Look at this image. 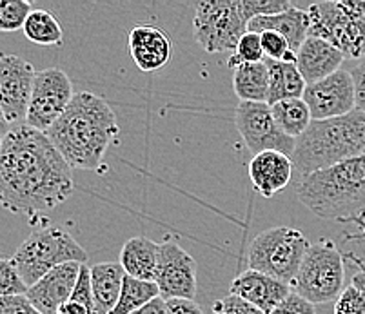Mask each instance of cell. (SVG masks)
I'll list each match as a JSON object with an SVG mask.
<instances>
[{
    "mask_svg": "<svg viewBox=\"0 0 365 314\" xmlns=\"http://www.w3.org/2000/svg\"><path fill=\"white\" fill-rule=\"evenodd\" d=\"M73 191V169L48 135L26 124L11 127L0 150V206L36 216L64 204Z\"/></svg>",
    "mask_w": 365,
    "mask_h": 314,
    "instance_id": "obj_1",
    "label": "cell"
},
{
    "mask_svg": "<svg viewBox=\"0 0 365 314\" xmlns=\"http://www.w3.org/2000/svg\"><path fill=\"white\" fill-rule=\"evenodd\" d=\"M118 133L117 115L108 100L89 91H78L46 135L71 169L104 174L109 169L106 153Z\"/></svg>",
    "mask_w": 365,
    "mask_h": 314,
    "instance_id": "obj_2",
    "label": "cell"
},
{
    "mask_svg": "<svg viewBox=\"0 0 365 314\" xmlns=\"http://www.w3.org/2000/svg\"><path fill=\"white\" fill-rule=\"evenodd\" d=\"M297 197L318 218L349 221L365 209V157L298 178Z\"/></svg>",
    "mask_w": 365,
    "mask_h": 314,
    "instance_id": "obj_3",
    "label": "cell"
},
{
    "mask_svg": "<svg viewBox=\"0 0 365 314\" xmlns=\"http://www.w3.org/2000/svg\"><path fill=\"white\" fill-rule=\"evenodd\" d=\"M365 157V113L349 115L331 120H313L291 155L298 178L325 169L351 158Z\"/></svg>",
    "mask_w": 365,
    "mask_h": 314,
    "instance_id": "obj_4",
    "label": "cell"
},
{
    "mask_svg": "<svg viewBox=\"0 0 365 314\" xmlns=\"http://www.w3.org/2000/svg\"><path fill=\"white\" fill-rule=\"evenodd\" d=\"M11 260L29 289L55 267L69 262H88V253L68 231L61 227H44L33 231Z\"/></svg>",
    "mask_w": 365,
    "mask_h": 314,
    "instance_id": "obj_5",
    "label": "cell"
},
{
    "mask_svg": "<svg viewBox=\"0 0 365 314\" xmlns=\"http://www.w3.org/2000/svg\"><path fill=\"white\" fill-rule=\"evenodd\" d=\"M311 244L304 233L291 227H271L253 238L247 249L251 271L267 274L293 289L304 254Z\"/></svg>",
    "mask_w": 365,
    "mask_h": 314,
    "instance_id": "obj_6",
    "label": "cell"
},
{
    "mask_svg": "<svg viewBox=\"0 0 365 314\" xmlns=\"http://www.w3.org/2000/svg\"><path fill=\"white\" fill-rule=\"evenodd\" d=\"M344 254L329 240L307 247L293 283V293L313 305L336 302L344 291Z\"/></svg>",
    "mask_w": 365,
    "mask_h": 314,
    "instance_id": "obj_7",
    "label": "cell"
},
{
    "mask_svg": "<svg viewBox=\"0 0 365 314\" xmlns=\"http://www.w3.org/2000/svg\"><path fill=\"white\" fill-rule=\"evenodd\" d=\"M242 0H204L195 4V41L207 53H229L247 33Z\"/></svg>",
    "mask_w": 365,
    "mask_h": 314,
    "instance_id": "obj_8",
    "label": "cell"
},
{
    "mask_svg": "<svg viewBox=\"0 0 365 314\" xmlns=\"http://www.w3.org/2000/svg\"><path fill=\"white\" fill-rule=\"evenodd\" d=\"M307 13L311 19L309 36L329 42L344 57H365V16L349 15L340 2H318Z\"/></svg>",
    "mask_w": 365,
    "mask_h": 314,
    "instance_id": "obj_9",
    "label": "cell"
},
{
    "mask_svg": "<svg viewBox=\"0 0 365 314\" xmlns=\"http://www.w3.org/2000/svg\"><path fill=\"white\" fill-rule=\"evenodd\" d=\"M75 93L68 73L58 68L36 71L28 113H26V125L41 133H48L51 125L64 115Z\"/></svg>",
    "mask_w": 365,
    "mask_h": 314,
    "instance_id": "obj_10",
    "label": "cell"
},
{
    "mask_svg": "<svg viewBox=\"0 0 365 314\" xmlns=\"http://www.w3.org/2000/svg\"><path fill=\"white\" fill-rule=\"evenodd\" d=\"M235 124L253 157L264 151H278L287 157L293 155L297 140L282 133L269 104L240 102L235 111Z\"/></svg>",
    "mask_w": 365,
    "mask_h": 314,
    "instance_id": "obj_11",
    "label": "cell"
},
{
    "mask_svg": "<svg viewBox=\"0 0 365 314\" xmlns=\"http://www.w3.org/2000/svg\"><path fill=\"white\" fill-rule=\"evenodd\" d=\"M155 283L160 298L195 300L197 294V262L175 242L160 244Z\"/></svg>",
    "mask_w": 365,
    "mask_h": 314,
    "instance_id": "obj_12",
    "label": "cell"
},
{
    "mask_svg": "<svg viewBox=\"0 0 365 314\" xmlns=\"http://www.w3.org/2000/svg\"><path fill=\"white\" fill-rule=\"evenodd\" d=\"M36 71L16 55H0V108L9 124L26 120Z\"/></svg>",
    "mask_w": 365,
    "mask_h": 314,
    "instance_id": "obj_13",
    "label": "cell"
},
{
    "mask_svg": "<svg viewBox=\"0 0 365 314\" xmlns=\"http://www.w3.org/2000/svg\"><path fill=\"white\" fill-rule=\"evenodd\" d=\"M304 102L313 120H331L354 111V85L349 71L340 69L320 82L309 84L304 91Z\"/></svg>",
    "mask_w": 365,
    "mask_h": 314,
    "instance_id": "obj_14",
    "label": "cell"
},
{
    "mask_svg": "<svg viewBox=\"0 0 365 314\" xmlns=\"http://www.w3.org/2000/svg\"><path fill=\"white\" fill-rule=\"evenodd\" d=\"M82 266L84 263L69 262L55 267L44 278L29 287L26 296L42 314H56V310L71 300Z\"/></svg>",
    "mask_w": 365,
    "mask_h": 314,
    "instance_id": "obj_15",
    "label": "cell"
},
{
    "mask_svg": "<svg viewBox=\"0 0 365 314\" xmlns=\"http://www.w3.org/2000/svg\"><path fill=\"white\" fill-rule=\"evenodd\" d=\"M129 51L140 71L155 73L171 61L173 42L164 29L151 24H138L129 33Z\"/></svg>",
    "mask_w": 365,
    "mask_h": 314,
    "instance_id": "obj_16",
    "label": "cell"
},
{
    "mask_svg": "<svg viewBox=\"0 0 365 314\" xmlns=\"http://www.w3.org/2000/svg\"><path fill=\"white\" fill-rule=\"evenodd\" d=\"M291 286L271 278L258 271H245L231 283V294L245 300L247 303L260 309L264 314H271L289 294Z\"/></svg>",
    "mask_w": 365,
    "mask_h": 314,
    "instance_id": "obj_17",
    "label": "cell"
},
{
    "mask_svg": "<svg viewBox=\"0 0 365 314\" xmlns=\"http://www.w3.org/2000/svg\"><path fill=\"white\" fill-rule=\"evenodd\" d=\"M294 167L291 157L278 151H264L249 162V180L255 191L264 198H271L284 191L293 180Z\"/></svg>",
    "mask_w": 365,
    "mask_h": 314,
    "instance_id": "obj_18",
    "label": "cell"
},
{
    "mask_svg": "<svg viewBox=\"0 0 365 314\" xmlns=\"http://www.w3.org/2000/svg\"><path fill=\"white\" fill-rule=\"evenodd\" d=\"M344 61L345 57L341 55V51H338L329 42L317 38V36H307V41L298 49L294 64H297L305 84L309 85L340 71Z\"/></svg>",
    "mask_w": 365,
    "mask_h": 314,
    "instance_id": "obj_19",
    "label": "cell"
},
{
    "mask_svg": "<svg viewBox=\"0 0 365 314\" xmlns=\"http://www.w3.org/2000/svg\"><path fill=\"white\" fill-rule=\"evenodd\" d=\"M311 29V19L309 13L304 9L289 8L287 11L278 13V15H269V16H257L253 21L249 22L247 31L262 33V31H277L284 36L285 41L289 42L291 49L298 53L307 36H309Z\"/></svg>",
    "mask_w": 365,
    "mask_h": 314,
    "instance_id": "obj_20",
    "label": "cell"
},
{
    "mask_svg": "<svg viewBox=\"0 0 365 314\" xmlns=\"http://www.w3.org/2000/svg\"><path fill=\"white\" fill-rule=\"evenodd\" d=\"M158 251H160V244L153 242L145 236H135L122 246L118 263L131 278L142 280V282H155Z\"/></svg>",
    "mask_w": 365,
    "mask_h": 314,
    "instance_id": "obj_21",
    "label": "cell"
},
{
    "mask_svg": "<svg viewBox=\"0 0 365 314\" xmlns=\"http://www.w3.org/2000/svg\"><path fill=\"white\" fill-rule=\"evenodd\" d=\"M89 273H91L95 314H109L120 298L122 283L125 278L124 269H122L120 263L106 262L91 266Z\"/></svg>",
    "mask_w": 365,
    "mask_h": 314,
    "instance_id": "obj_22",
    "label": "cell"
},
{
    "mask_svg": "<svg viewBox=\"0 0 365 314\" xmlns=\"http://www.w3.org/2000/svg\"><path fill=\"white\" fill-rule=\"evenodd\" d=\"M265 64L269 69V105L304 97L307 84L294 62H277L265 58Z\"/></svg>",
    "mask_w": 365,
    "mask_h": 314,
    "instance_id": "obj_23",
    "label": "cell"
},
{
    "mask_svg": "<svg viewBox=\"0 0 365 314\" xmlns=\"http://www.w3.org/2000/svg\"><path fill=\"white\" fill-rule=\"evenodd\" d=\"M233 89L240 102L267 104L269 69L267 64H240L233 68Z\"/></svg>",
    "mask_w": 365,
    "mask_h": 314,
    "instance_id": "obj_24",
    "label": "cell"
},
{
    "mask_svg": "<svg viewBox=\"0 0 365 314\" xmlns=\"http://www.w3.org/2000/svg\"><path fill=\"white\" fill-rule=\"evenodd\" d=\"M271 111H273V117L278 127L282 129V133L287 135L289 138H294V140L300 138L313 122L311 111L304 98L277 102V104L271 105Z\"/></svg>",
    "mask_w": 365,
    "mask_h": 314,
    "instance_id": "obj_25",
    "label": "cell"
},
{
    "mask_svg": "<svg viewBox=\"0 0 365 314\" xmlns=\"http://www.w3.org/2000/svg\"><path fill=\"white\" fill-rule=\"evenodd\" d=\"M22 31L28 41L38 46H61L64 41V29L61 22L48 9H33Z\"/></svg>",
    "mask_w": 365,
    "mask_h": 314,
    "instance_id": "obj_26",
    "label": "cell"
},
{
    "mask_svg": "<svg viewBox=\"0 0 365 314\" xmlns=\"http://www.w3.org/2000/svg\"><path fill=\"white\" fill-rule=\"evenodd\" d=\"M160 296L157 283L155 282H142V280L131 278L125 274L124 283H122L120 298L117 305L109 314H135L142 307L148 305L155 298Z\"/></svg>",
    "mask_w": 365,
    "mask_h": 314,
    "instance_id": "obj_27",
    "label": "cell"
},
{
    "mask_svg": "<svg viewBox=\"0 0 365 314\" xmlns=\"http://www.w3.org/2000/svg\"><path fill=\"white\" fill-rule=\"evenodd\" d=\"M31 11L28 0H0V31L13 33L22 29Z\"/></svg>",
    "mask_w": 365,
    "mask_h": 314,
    "instance_id": "obj_28",
    "label": "cell"
},
{
    "mask_svg": "<svg viewBox=\"0 0 365 314\" xmlns=\"http://www.w3.org/2000/svg\"><path fill=\"white\" fill-rule=\"evenodd\" d=\"M264 48H262L260 35L253 31H247L240 41H238L237 49H235L233 57L229 58V68H237L240 64H258L264 62Z\"/></svg>",
    "mask_w": 365,
    "mask_h": 314,
    "instance_id": "obj_29",
    "label": "cell"
},
{
    "mask_svg": "<svg viewBox=\"0 0 365 314\" xmlns=\"http://www.w3.org/2000/svg\"><path fill=\"white\" fill-rule=\"evenodd\" d=\"M264 48V55L267 61L277 62H297V53L291 49L289 42L277 31H262L258 33Z\"/></svg>",
    "mask_w": 365,
    "mask_h": 314,
    "instance_id": "obj_30",
    "label": "cell"
},
{
    "mask_svg": "<svg viewBox=\"0 0 365 314\" xmlns=\"http://www.w3.org/2000/svg\"><path fill=\"white\" fill-rule=\"evenodd\" d=\"M28 293V286L22 282L13 260L0 258V298L2 296H16Z\"/></svg>",
    "mask_w": 365,
    "mask_h": 314,
    "instance_id": "obj_31",
    "label": "cell"
},
{
    "mask_svg": "<svg viewBox=\"0 0 365 314\" xmlns=\"http://www.w3.org/2000/svg\"><path fill=\"white\" fill-rule=\"evenodd\" d=\"M242 4H244V11L249 22L257 16L278 15V13H284L293 8L289 0H242Z\"/></svg>",
    "mask_w": 365,
    "mask_h": 314,
    "instance_id": "obj_32",
    "label": "cell"
},
{
    "mask_svg": "<svg viewBox=\"0 0 365 314\" xmlns=\"http://www.w3.org/2000/svg\"><path fill=\"white\" fill-rule=\"evenodd\" d=\"M334 314H365V296L356 287H345L334 302Z\"/></svg>",
    "mask_w": 365,
    "mask_h": 314,
    "instance_id": "obj_33",
    "label": "cell"
},
{
    "mask_svg": "<svg viewBox=\"0 0 365 314\" xmlns=\"http://www.w3.org/2000/svg\"><path fill=\"white\" fill-rule=\"evenodd\" d=\"M71 302L81 303V305L88 307L89 313L95 314V303H93V291H91V273H89V267L82 266L81 274H78V280L75 283V289L71 294Z\"/></svg>",
    "mask_w": 365,
    "mask_h": 314,
    "instance_id": "obj_34",
    "label": "cell"
},
{
    "mask_svg": "<svg viewBox=\"0 0 365 314\" xmlns=\"http://www.w3.org/2000/svg\"><path fill=\"white\" fill-rule=\"evenodd\" d=\"M213 314H264L260 309L238 298L235 294H229L225 298L217 300L213 303Z\"/></svg>",
    "mask_w": 365,
    "mask_h": 314,
    "instance_id": "obj_35",
    "label": "cell"
},
{
    "mask_svg": "<svg viewBox=\"0 0 365 314\" xmlns=\"http://www.w3.org/2000/svg\"><path fill=\"white\" fill-rule=\"evenodd\" d=\"M0 314H42L28 300L26 294L16 296H2L0 298Z\"/></svg>",
    "mask_w": 365,
    "mask_h": 314,
    "instance_id": "obj_36",
    "label": "cell"
},
{
    "mask_svg": "<svg viewBox=\"0 0 365 314\" xmlns=\"http://www.w3.org/2000/svg\"><path fill=\"white\" fill-rule=\"evenodd\" d=\"M271 314H317V307L297 293H291Z\"/></svg>",
    "mask_w": 365,
    "mask_h": 314,
    "instance_id": "obj_37",
    "label": "cell"
},
{
    "mask_svg": "<svg viewBox=\"0 0 365 314\" xmlns=\"http://www.w3.org/2000/svg\"><path fill=\"white\" fill-rule=\"evenodd\" d=\"M349 75L354 85V108L360 113H365V58L351 69Z\"/></svg>",
    "mask_w": 365,
    "mask_h": 314,
    "instance_id": "obj_38",
    "label": "cell"
},
{
    "mask_svg": "<svg viewBox=\"0 0 365 314\" xmlns=\"http://www.w3.org/2000/svg\"><path fill=\"white\" fill-rule=\"evenodd\" d=\"M168 314H205L195 300H168Z\"/></svg>",
    "mask_w": 365,
    "mask_h": 314,
    "instance_id": "obj_39",
    "label": "cell"
},
{
    "mask_svg": "<svg viewBox=\"0 0 365 314\" xmlns=\"http://www.w3.org/2000/svg\"><path fill=\"white\" fill-rule=\"evenodd\" d=\"M345 258H349L351 262H353V266L358 267L356 273L353 274V280H351V286L356 287V289L360 291V293L365 296V266H364V262H361V260H358V258L354 256V254H351V253H349V254H345Z\"/></svg>",
    "mask_w": 365,
    "mask_h": 314,
    "instance_id": "obj_40",
    "label": "cell"
},
{
    "mask_svg": "<svg viewBox=\"0 0 365 314\" xmlns=\"http://www.w3.org/2000/svg\"><path fill=\"white\" fill-rule=\"evenodd\" d=\"M135 314H168L165 300L158 296V298H155L153 302H149L148 305H144L140 310H137Z\"/></svg>",
    "mask_w": 365,
    "mask_h": 314,
    "instance_id": "obj_41",
    "label": "cell"
},
{
    "mask_svg": "<svg viewBox=\"0 0 365 314\" xmlns=\"http://www.w3.org/2000/svg\"><path fill=\"white\" fill-rule=\"evenodd\" d=\"M340 6L353 16H365V0H340Z\"/></svg>",
    "mask_w": 365,
    "mask_h": 314,
    "instance_id": "obj_42",
    "label": "cell"
},
{
    "mask_svg": "<svg viewBox=\"0 0 365 314\" xmlns=\"http://www.w3.org/2000/svg\"><path fill=\"white\" fill-rule=\"evenodd\" d=\"M56 314H91V313H89L88 307H84V305H81V303L71 302V300H69L68 303H64L61 309L56 310Z\"/></svg>",
    "mask_w": 365,
    "mask_h": 314,
    "instance_id": "obj_43",
    "label": "cell"
},
{
    "mask_svg": "<svg viewBox=\"0 0 365 314\" xmlns=\"http://www.w3.org/2000/svg\"><path fill=\"white\" fill-rule=\"evenodd\" d=\"M9 131H11V124L6 120L4 111H2V108H0V137H6Z\"/></svg>",
    "mask_w": 365,
    "mask_h": 314,
    "instance_id": "obj_44",
    "label": "cell"
},
{
    "mask_svg": "<svg viewBox=\"0 0 365 314\" xmlns=\"http://www.w3.org/2000/svg\"><path fill=\"white\" fill-rule=\"evenodd\" d=\"M349 221H354V224H358V226H360L361 229L365 231V221H364V218H361V216H354V218H351Z\"/></svg>",
    "mask_w": 365,
    "mask_h": 314,
    "instance_id": "obj_45",
    "label": "cell"
},
{
    "mask_svg": "<svg viewBox=\"0 0 365 314\" xmlns=\"http://www.w3.org/2000/svg\"><path fill=\"white\" fill-rule=\"evenodd\" d=\"M2 138L4 137H0V150H2Z\"/></svg>",
    "mask_w": 365,
    "mask_h": 314,
    "instance_id": "obj_46",
    "label": "cell"
}]
</instances>
